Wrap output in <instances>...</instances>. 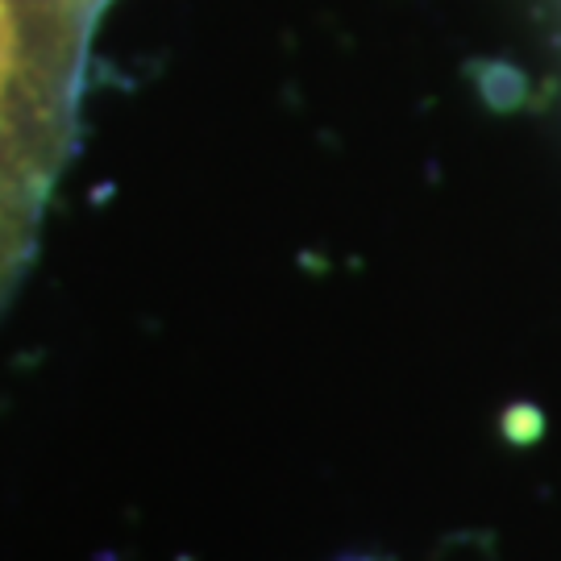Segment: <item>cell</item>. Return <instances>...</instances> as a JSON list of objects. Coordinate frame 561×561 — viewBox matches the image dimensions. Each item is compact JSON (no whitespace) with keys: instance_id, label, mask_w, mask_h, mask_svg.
Returning <instances> with one entry per match:
<instances>
[{"instance_id":"6da1fadb","label":"cell","mask_w":561,"mask_h":561,"mask_svg":"<svg viewBox=\"0 0 561 561\" xmlns=\"http://www.w3.org/2000/svg\"><path fill=\"white\" fill-rule=\"evenodd\" d=\"M108 0H0V312L21 287L80 138Z\"/></svg>"}]
</instances>
